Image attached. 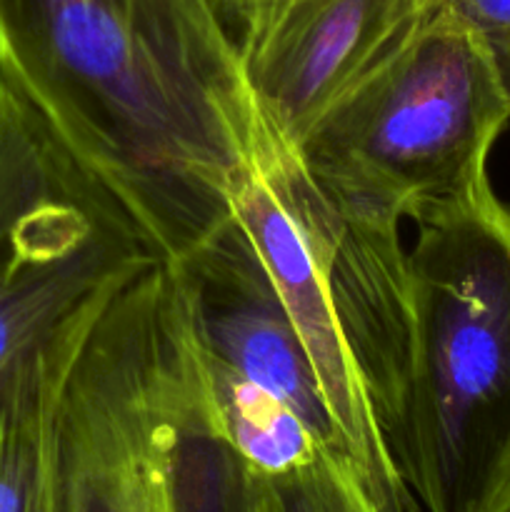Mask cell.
<instances>
[{
    "mask_svg": "<svg viewBox=\"0 0 510 512\" xmlns=\"http://www.w3.org/2000/svg\"><path fill=\"white\" fill-rule=\"evenodd\" d=\"M0 80L160 260L230 218L260 113L210 0H0Z\"/></svg>",
    "mask_w": 510,
    "mask_h": 512,
    "instance_id": "1",
    "label": "cell"
},
{
    "mask_svg": "<svg viewBox=\"0 0 510 512\" xmlns=\"http://www.w3.org/2000/svg\"><path fill=\"white\" fill-rule=\"evenodd\" d=\"M230 213L278 285L343 460L380 512H413L390 455L410 355L403 223L325 190L263 118L230 190Z\"/></svg>",
    "mask_w": 510,
    "mask_h": 512,
    "instance_id": "2",
    "label": "cell"
},
{
    "mask_svg": "<svg viewBox=\"0 0 510 512\" xmlns=\"http://www.w3.org/2000/svg\"><path fill=\"white\" fill-rule=\"evenodd\" d=\"M413 223L408 380L390 455L425 512H483L510 480V205L485 175Z\"/></svg>",
    "mask_w": 510,
    "mask_h": 512,
    "instance_id": "3",
    "label": "cell"
},
{
    "mask_svg": "<svg viewBox=\"0 0 510 512\" xmlns=\"http://www.w3.org/2000/svg\"><path fill=\"white\" fill-rule=\"evenodd\" d=\"M508 123L510 93L488 45L440 5L295 150L325 190L405 223L483 180Z\"/></svg>",
    "mask_w": 510,
    "mask_h": 512,
    "instance_id": "4",
    "label": "cell"
},
{
    "mask_svg": "<svg viewBox=\"0 0 510 512\" xmlns=\"http://www.w3.org/2000/svg\"><path fill=\"white\" fill-rule=\"evenodd\" d=\"M158 260L123 205L0 80V423L40 350Z\"/></svg>",
    "mask_w": 510,
    "mask_h": 512,
    "instance_id": "5",
    "label": "cell"
},
{
    "mask_svg": "<svg viewBox=\"0 0 510 512\" xmlns=\"http://www.w3.org/2000/svg\"><path fill=\"white\" fill-rule=\"evenodd\" d=\"M180 288L165 260L115 290L58 400L60 512H170L165 393Z\"/></svg>",
    "mask_w": 510,
    "mask_h": 512,
    "instance_id": "6",
    "label": "cell"
},
{
    "mask_svg": "<svg viewBox=\"0 0 510 512\" xmlns=\"http://www.w3.org/2000/svg\"><path fill=\"white\" fill-rule=\"evenodd\" d=\"M443 0H270L238 38L260 118L288 145L398 55Z\"/></svg>",
    "mask_w": 510,
    "mask_h": 512,
    "instance_id": "7",
    "label": "cell"
},
{
    "mask_svg": "<svg viewBox=\"0 0 510 512\" xmlns=\"http://www.w3.org/2000/svg\"><path fill=\"white\" fill-rule=\"evenodd\" d=\"M170 268L200 350L278 398L303 420L325 453L343 460L338 430L303 340L268 265L233 213Z\"/></svg>",
    "mask_w": 510,
    "mask_h": 512,
    "instance_id": "8",
    "label": "cell"
},
{
    "mask_svg": "<svg viewBox=\"0 0 510 512\" xmlns=\"http://www.w3.org/2000/svg\"><path fill=\"white\" fill-rule=\"evenodd\" d=\"M165 485L170 512H253L255 470L215 418L183 293L165 393Z\"/></svg>",
    "mask_w": 510,
    "mask_h": 512,
    "instance_id": "9",
    "label": "cell"
},
{
    "mask_svg": "<svg viewBox=\"0 0 510 512\" xmlns=\"http://www.w3.org/2000/svg\"><path fill=\"white\" fill-rule=\"evenodd\" d=\"M108 298L50 340L25 373L0 423V512H60L55 478L60 390Z\"/></svg>",
    "mask_w": 510,
    "mask_h": 512,
    "instance_id": "10",
    "label": "cell"
},
{
    "mask_svg": "<svg viewBox=\"0 0 510 512\" xmlns=\"http://www.w3.org/2000/svg\"><path fill=\"white\" fill-rule=\"evenodd\" d=\"M198 343V340H195ZM200 350V345H198ZM215 418L240 458L260 475H275L325 453L303 420L278 398L200 350Z\"/></svg>",
    "mask_w": 510,
    "mask_h": 512,
    "instance_id": "11",
    "label": "cell"
},
{
    "mask_svg": "<svg viewBox=\"0 0 510 512\" xmlns=\"http://www.w3.org/2000/svg\"><path fill=\"white\" fill-rule=\"evenodd\" d=\"M253 512H380L348 463L330 453L275 475L255 473Z\"/></svg>",
    "mask_w": 510,
    "mask_h": 512,
    "instance_id": "12",
    "label": "cell"
},
{
    "mask_svg": "<svg viewBox=\"0 0 510 512\" xmlns=\"http://www.w3.org/2000/svg\"><path fill=\"white\" fill-rule=\"evenodd\" d=\"M483 38L510 93V0H443Z\"/></svg>",
    "mask_w": 510,
    "mask_h": 512,
    "instance_id": "13",
    "label": "cell"
},
{
    "mask_svg": "<svg viewBox=\"0 0 510 512\" xmlns=\"http://www.w3.org/2000/svg\"><path fill=\"white\" fill-rule=\"evenodd\" d=\"M268 3L270 0H210L215 15H218L220 23L225 25V30H228L230 38L235 40V45H238V38L245 30V25H248L250 20H253V15Z\"/></svg>",
    "mask_w": 510,
    "mask_h": 512,
    "instance_id": "14",
    "label": "cell"
},
{
    "mask_svg": "<svg viewBox=\"0 0 510 512\" xmlns=\"http://www.w3.org/2000/svg\"><path fill=\"white\" fill-rule=\"evenodd\" d=\"M483 512H510V480L503 490L493 498V503L488 505Z\"/></svg>",
    "mask_w": 510,
    "mask_h": 512,
    "instance_id": "15",
    "label": "cell"
}]
</instances>
